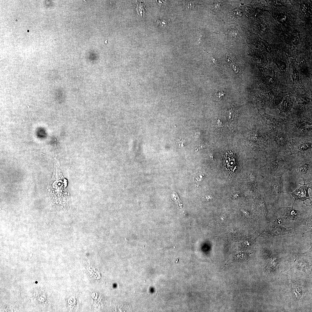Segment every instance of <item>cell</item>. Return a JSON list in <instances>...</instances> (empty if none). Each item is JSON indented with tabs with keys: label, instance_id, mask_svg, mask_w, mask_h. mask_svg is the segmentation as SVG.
<instances>
[{
	"label": "cell",
	"instance_id": "1",
	"mask_svg": "<svg viewBox=\"0 0 312 312\" xmlns=\"http://www.w3.org/2000/svg\"><path fill=\"white\" fill-rule=\"evenodd\" d=\"M309 188V185L304 184L296 189L293 192L287 193L291 194L294 198V201L296 200H300L303 201L307 199L310 200L311 198L309 196L308 192Z\"/></svg>",
	"mask_w": 312,
	"mask_h": 312
},
{
	"label": "cell",
	"instance_id": "2",
	"mask_svg": "<svg viewBox=\"0 0 312 312\" xmlns=\"http://www.w3.org/2000/svg\"><path fill=\"white\" fill-rule=\"evenodd\" d=\"M281 107L280 109L281 113L282 112H288L291 110L293 107V103L289 97H286L283 103L281 104Z\"/></svg>",
	"mask_w": 312,
	"mask_h": 312
},
{
	"label": "cell",
	"instance_id": "3",
	"mask_svg": "<svg viewBox=\"0 0 312 312\" xmlns=\"http://www.w3.org/2000/svg\"><path fill=\"white\" fill-rule=\"evenodd\" d=\"M136 11L138 14L142 16L145 15V7L143 4L141 2H138L136 8Z\"/></svg>",
	"mask_w": 312,
	"mask_h": 312
},
{
	"label": "cell",
	"instance_id": "4",
	"mask_svg": "<svg viewBox=\"0 0 312 312\" xmlns=\"http://www.w3.org/2000/svg\"><path fill=\"white\" fill-rule=\"evenodd\" d=\"M185 6L189 9H192L194 5L192 2L187 1L185 3Z\"/></svg>",
	"mask_w": 312,
	"mask_h": 312
}]
</instances>
